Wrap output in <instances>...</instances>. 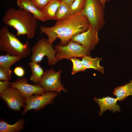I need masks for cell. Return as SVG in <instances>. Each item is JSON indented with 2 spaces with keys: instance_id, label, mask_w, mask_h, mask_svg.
Returning <instances> with one entry per match:
<instances>
[{
  "instance_id": "cell-6",
  "label": "cell",
  "mask_w": 132,
  "mask_h": 132,
  "mask_svg": "<svg viewBox=\"0 0 132 132\" xmlns=\"http://www.w3.org/2000/svg\"><path fill=\"white\" fill-rule=\"evenodd\" d=\"M55 56L58 59H69L72 57L82 58L90 54L88 50L82 45L70 40L65 45L58 44L54 46Z\"/></svg>"
},
{
  "instance_id": "cell-8",
  "label": "cell",
  "mask_w": 132,
  "mask_h": 132,
  "mask_svg": "<svg viewBox=\"0 0 132 132\" xmlns=\"http://www.w3.org/2000/svg\"><path fill=\"white\" fill-rule=\"evenodd\" d=\"M58 95L56 92L50 91L40 95H33L24 99L26 105L22 114H24L27 111L32 109L38 110L47 104L51 103Z\"/></svg>"
},
{
  "instance_id": "cell-2",
  "label": "cell",
  "mask_w": 132,
  "mask_h": 132,
  "mask_svg": "<svg viewBox=\"0 0 132 132\" xmlns=\"http://www.w3.org/2000/svg\"><path fill=\"white\" fill-rule=\"evenodd\" d=\"M37 20L33 14L26 10L12 8L6 11L2 18L7 25L16 30L17 36L26 35L29 39L35 37Z\"/></svg>"
},
{
  "instance_id": "cell-23",
  "label": "cell",
  "mask_w": 132,
  "mask_h": 132,
  "mask_svg": "<svg viewBox=\"0 0 132 132\" xmlns=\"http://www.w3.org/2000/svg\"><path fill=\"white\" fill-rule=\"evenodd\" d=\"M11 72L10 68L0 66V81L10 80L12 77Z\"/></svg>"
},
{
  "instance_id": "cell-22",
  "label": "cell",
  "mask_w": 132,
  "mask_h": 132,
  "mask_svg": "<svg viewBox=\"0 0 132 132\" xmlns=\"http://www.w3.org/2000/svg\"><path fill=\"white\" fill-rule=\"evenodd\" d=\"M73 64V67L71 71V74L74 75L76 73L84 71L87 69L82 64L81 61L77 57H72L69 59Z\"/></svg>"
},
{
  "instance_id": "cell-16",
  "label": "cell",
  "mask_w": 132,
  "mask_h": 132,
  "mask_svg": "<svg viewBox=\"0 0 132 132\" xmlns=\"http://www.w3.org/2000/svg\"><path fill=\"white\" fill-rule=\"evenodd\" d=\"M82 58V62L86 69L93 68L102 74L104 73V67L101 66L99 62L102 60L101 58H92L89 55H86Z\"/></svg>"
},
{
  "instance_id": "cell-10",
  "label": "cell",
  "mask_w": 132,
  "mask_h": 132,
  "mask_svg": "<svg viewBox=\"0 0 132 132\" xmlns=\"http://www.w3.org/2000/svg\"><path fill=\"white\" fill-rule=\"evenodd\" d=\"M98 32L90 25L86 31L74 35L71 40L82 45L90 51L94 50L99 41Z\"/></svg>"
},
{
  "instance_id": "cell-11",
  "label": "cell",
  "mask_w": 132,
  "mask_h": 132,
  "mask_svg": "<svg viewBox=\"0 0 132 132\" xmlns=\"http://www.w3.org/2000/svg\"><path fill=\"white\" fill-rule=\"evenodd\" d=\"M1 98L11 109L16 111L20 110L21 107L25 108L26 104L24 99L17 89L8 87L0 94Z\"/></svg>"
},
{
  "instance_id": "cell-27",
  "label": "cell",
  "mask_w": 132,
  "mask_h": 132,
  "mask_svg": "<svg viewBox=\"0 0 132 132\" xmlns=\"http://www.w3.org/2000/svg\"><path fill=\"white\" fill-rule=\"evenodd\" d=\"M75 0H64L62 1L66 3L68 5V6L70 7V6L71 4Z\"/></svg>"
},
{
  "instance_id": "cell-18",
  "label": "cell",
  "mask_w": 132,
  "mask_h": 132,
  "mask_svg": "<svg viewBox=\"0 0 132 132\" xmlns=\"http://www.w3.org/2000/svg\"><path fill=\"white\" fill-rule=\"evenodd\" d=\"M24 123V121L23 119L19 120L12 125L9 124L4 121H1L0 122V132H19L23 129Z\"/></svg>"
},
{
  "instance_id": "cell-4",
  "label": "cell",
  "mask_w": 132,
  "mask_h": 132,
  "mask_svg": "<svg viewBox=\"0 0 132 132\" xmlns=\"http://www.w3.org/2000/svg\"><path fill=\"white\" fill-rule=\"evenodd\" d=\"M104 9L100 0H86L81 14L86 17L90 25L99 31L105 24Z\"/></svg>"
},
{
  "instance_id": "cell-24",
  "label": "cell",
  "mask_w": 132,
  "mask_h": 132,
  "mask_svg": "<svg viewBox=\"0 0 132 132\" xmlns=\"http://www.w3.org/2000/svg\"><path fill=\"white\" fill-rule=\"evenodd\" d=\"M38 9L41 11L51 0H30Z\"/></svg>"
},
{
  "instance_id": "cell-15",
  "label": "cell",
  "mask_w": 132,
  "mask_h": 132,
  "mask_svg": "<svg viewBox=\"0 0 132 132\" xmlns=\"http://www.w3.org/2000/svg\"><path fill=\"white\" fill-rule=\"evenodd\" d=\"M113 93L118 100L120 101L124 100L130 95L132 96V80L124 85L115 88Z\"/></svg>"
},
{
  "instance_id": "cell-29",
  "label": "cell",
  "mask_w": 132,
  "mask_h": 132,
  "mask_svg": "<svg viewBox=\"0 0 132 132\" xmlns=\"http://www.w3.org/2000/svg\"><path fill=\"white\" fill-rule=\"evenodd\" d=\"M58 0V1H63L64 0Z\"/></svg>"
},
{
  "instance_id": "cell-1",
  "label": "cell",
  "mask_w": 132,
  "mask_h": 132,
  "mask_svg": "<svg viewBox=\"0 0 132 132\" xmlns=\"http://www.w3.org/2000/svg\"><path fill=\"white\" fill-rule=\"evenodd\" d=\"M90 25L87 18L77 13L71 15L67 19L57 21L51 27H40L41 33L47 36L48 42L52 44L59 38L60 44L65 45L74 35L86 31Z\"/></svg>"
},
{
  "instance_id": "cell-26",
  "label": "cell",
  "mask_w": 132,
  "mask_h": 132,
  "mask_svg": "<svg viewBox=\"0 0 132 132\" xmlns=\"http://www.w3.org/2000/svg\"><path fill=\"white\" fill-rule=\"evenodd\" d=\"M13 72L16 76L19 77H23L25 74V71L24 69L20 66L15 67L14 69Z\"/></svg>"
},
{
  "instance_id": "cell-28",
  "label": "cell",
  "mask_w": 132,
  "mask_h": 132,
  "mask_svg": "<svg viewBox=\"0 0 132 132\" xmlns=\"http://www.w3.org/2000/svg\"><path fill=\"white\" fill-rule=\"evenodd\" d=\"M109 0H100L101 4L104 8L105 7V4L106 2L109 1Z\"/></svg>"
},
{
  "instance_id": "cell-9",
  "label": "cell",
  "mask_w": 132,
  "mask_h": 132,
  "mask_svg": "<svg viewBox=\"0 0 132 132\" xmlns=\"http://www.w3.org/2000/svg\"><path fill=\"white\" fill-rule=\"evenodd\" d=\"M28 79L22 78L11 82L10 87L17 89L24 99L29 98L33 94L40 95L46 92L39 84L33 85L27 82Z\"/></svg>"
},
{
  "instance_id": "cell-14",
  "label": "cell",
  "mask_w": 132,
  "mask_h": 132,
  "mask_svg": "<svg viewBox=\"0 0 132 132\" xmlns=\"http://www.w3.org/2000/svg\"><path fill=\"white\" fill-rule=\"evenodd\" d=\"M61 2L57 0H51L41 10L45 21L55 20L56 13Z\"/></svg>"
},
{
  "instance_id": "cell-3",
  "label": "cell",
  "mask_w": 132,
  "mask_h": 132,
  "mask_svg": "<svg viewBox=\"0 0 132 132\" xmlns=\"http://www.w3.org/2000/svg\"><path fill=\"white\" fill-rule=\"evenodd\" d=\"M0 50L11 55L26 58L30 55L31 50L28 40L23 44L9 32L7 26H5L0 30Z\"/></svg>"
},
{
  "instance_id": "cell-13",
  "label": "cell",
  "mask_w": 132,
  "mask_h": 132,
  "mask_svg": "<svg viewBox=\"0 0 132 132\" xmlns=\"http://www.w3.org/2000/svg\"><path fill=\"white\" fill-rule=\"evenodd\" d=\"M19 9L26 10L32 13L37 20L45 21L42 11L37 8L30 0H17Z\"/></svg>"
},
{
  "instance_id": "cell-25",
  "label": "cell",
  "mask_w": 132,
  "mask_h": 132,
  "mask_svg": "<svg viewBox=\"0 0 132 132\" xmlns=\"http://www.w3.org/2000/svg\"><path fill=\"white\" fill-rule=\"evenodd\" d=\"M11 82L9 81H0V93H2L10 86Z\"/></svg>"
},
{
  "instance_id": "cell-17",
  "label": "cell",
  "mask_w": 132,
  "mask_h": 132,
  "mask_svg": "<svg viewBox=\"0 0 132 132\" xmlns=\"http://www.w3.org/2000/svg\"><path fill=\"white\" fill-rule=\"evenodd\" d=\"M32 74L30 80L35 84H38L41 80L44 72L39 63L31 61L28 63Z\"/></svg>"
},
{
  "instance_id": "cell-7",
  "label": "cell",
  "mask_w": 132,
  "mask_h": 132,
  "mask_svg": "<svg viewBox=\"0 0 132 132\" xmlns=\"http://www.w3.org/2000/svg\"><path fill=\"white\" fill-rule=\"evenodd\" d=\"M61 70L56 72L52 68L44 72L38 84L44 88L46 91L60 93L61 91L66 92L61 83L60 78Z\"/></svg>"
},
{
  "instance_id": "cell-12",
  "label": "cell",
  "mask_w": 132,
  "mask_h": 132,
  "mask_svg": "<svg viewBox=\"0 0 132 132\" xmlns=\"http://www.w3.org/2000/svg\"><path fill=\"white\" fill-rule=\"evenodd\" d=\"M94 99L100 108V110L99 113V116H101L107 110H110L112 113L116 111L119 112L121 111L117 102L118 100L117 98L108 96L101 98L94 97Z\"/></svg>"
},
{
  "instance_id": "cell-5",
  "label": "cell",
  "mask_w": 132,
  "mask_h": 132,
  "mask_svg": "<svg viewBox=\"0 0 132 132\" xmlns=\"http://www.w3.org/2000/svg\"><path fill=\"white\" fill-rule=\"evenodd\" d=\"M31 51V61L39 63L45 56L47 57L49 65H54L58 61L56 56V51L52 44L49 43L45 38L39 40L32 46Z\"/></svg>"
},
{
  "instance_id": "cell-21",
  "label": "cell",
  "mask_w": 132,
  "mask_h": 132,
  "mask_svg": "<svg viewBox=\"0 0 132 132\" xmlns=\"http://www.w3.org/2000/svg\"><path fill=\"white\" fill-rule=\"evenodd\" d=\"M86 1V0H75L70 6L71 15L81 13L84 9Z\"/></svg>"
},
{
  "instance_id": "cell-20",
  "label": "cell",
  "mask_w": 132,
  "mask_h": 132,
  "mask_svg": "<svg viewBox=\"0 0 132 132\" xmlns=\"http://www.w3.org/2000/svg\"><path fill=\"white\" fill-rule=\"evenodd\" d=\"M22 58L18 56L11 55L7 53L0 56V66L10 68L14 64L20 60Z\"/></svg>"
},
{
  "instance_id": "cell-19",
  "label": "cell",
  "mask_w": 132,
  "mask_h": 132,
  "mask_svg": "<svg viewBox=\"0 0 132 132\" xmlns=\"http://www.w3.org/2000/svg\"><path fill=\"white\" fill-rule=\"evenodd\" d=\"M71 15L70 7L65 2L61 1L55 14V20L57 21L65 20Z\"/></svg>"
}]
</instances>
